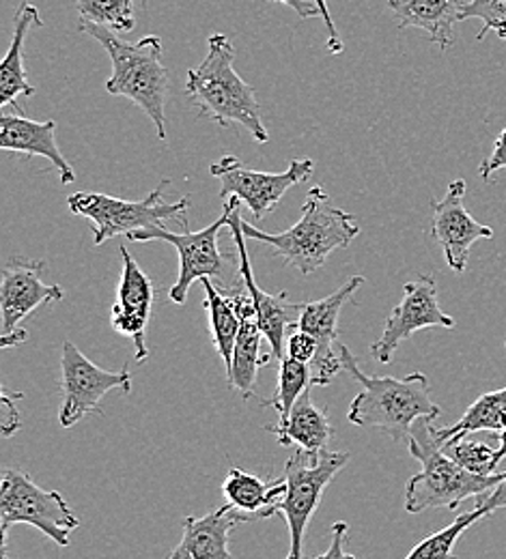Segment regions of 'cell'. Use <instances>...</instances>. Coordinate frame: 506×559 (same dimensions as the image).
<instances>
[{
    "mask_svg": "<svg viewBox=\"0 0 506 559\" xmlns=\"http://www.w3.org/2000/svg\"><path fill=\"white\" fill-rule=\"evenodd\" d=\"M246 239H257L272 248L287 267H295L302 276L315 274L328 257L348 248L361 233L356 217L332 205L323 188H310L302 215L283 233H263L242 219Z\"/></svg>",
    "mask_w": 506,
    "mask_h": 559,
    "instance_id": "1",
    "label": "cell"
},
{
    "mask_svg": "<svg viewBox=\"0 0 506 559\" xmlns=\"http://www.w3.org/2000/svg\"><path fill=\"white\" fill-rule=\"evenodd\" d=\"M343 368L361 383V394L352 401L348 419L362 428H379L395 441H410L414 421L439 418V407L429 394V379L423 372L397 377H368L352 349L339 343Z\"/></svg>",
    "mask_w": 506,
    "mask_h": 559,
    "instance_id": "2",
    "label": "cell"
},
{
    "mask_svg": "<svg viewBox=\"0 0 506 559\" xmlns=\"http://www.w3.org/2000/svg\"><path fill=\"white\" fill-rule=\"evenodd\" d=\"M235 46L222 33L208 39V57L195 70H188L186 95L197 106L201 117L217 126H242L259 144L270 142V134L261 119L257 91L233 70Z\"/></svg>",
    "mask_w": 506,
    "mask_h": 559,
    "instance_id": "3",
    "label": "cell"
},
{
    "mask_svg": "<svg viewBox=\"0 0 506 559\" xmlns=\"http://www.w3.org/2000/svg\"><path fill=\"white\" fill-rule=\"evenodd\" d=\"M78 31L99 41L113 61L106 91L134 102L155 126L157 139L166 140L168 71L162 66V39L146 35L141 41H123L113 28L82 20Z\"/></svg>",
    "mask_w": 506,
    "mask_h": 559,
    "instance_id": "4",
    "label": "cell"
},
{
    "mask_svg": "<svg viewBox=\"0 0 506 559\" xmlns=\"http://www.w3.org/2000/svg\"><path fill=\"white\" fill-rule=\"evenodd\" d=\"M434 418L414 421L408 448L421 461V472L414 474L405 487V510L421 514L432 508L457 510L468 497H481L506 478L503 474H472L455 463L435 439Z\"/></svg>",
    "mask_w": 506,
    "mask_h": 559,
    "instance_id": "5",
    "label": "cell"
},
{
    "mask_svg": "<svg viewBox=\"0 0 506 559\" xmlns=\"http://www.w3.org/2000/svg\"><path fill=\"white\" fill-rule=\"evenodd\" d=\"M168 181H162L153 192L141 201H123L97 192H75L68 199V207L75 215L93 222V243L102 246L113 237L130 235L134 230H145L164 226L168 222L188 226L186 213L190 210V197H181L177 203H164V190Z\"/></svg>",
    "mask_w": 506,
    "mask_h": 559,
    "instance_id": "6",
    "label": "cell"
},
{
    "mask_svg": "<svg viewBox=\"0 0 506 559\" xmlns=\"http://www.w3.org/2000/svg\"><path fill=\"white\" fill-rule=\"evenodd\" d=\"M13 525L37 527L59 547H70V534L80 527V521L61 492L37 487L24 472L7 469L0 487L2 558Z\"/></svg>",
    "mask_w": 506,
    "mask_h": 559,
    "instance_id": "7",
    "label": "cell"
},
{
    "mask_svg": "<svg viewBox=\"0 0 506 559\" xmlns=\"http://www.w3.org/2000/svg\"><path fill=\"white\" fill-rule=\"evenodd\" d=\"M350 452H330L328 448L319 454L295 450L285 465V495L276 503V514H283L290 527L291 547L287 558L304 556V534L321 503V497L334 476L350 463Z\"/></svg>",
    "mask_w": 506,
    "mask_h": 559,
    "instance_id": "8",
    "label": "cell"
},
{
    "mask_svg": "<svg viewBox=\"0 0 506 559\" xmlns=\"http://www.w3.org/2000/svg\"><path fill=\"white\" fill-rule=\"evenodd\" d=\"M228 226V213L222 210V215L214 224L199 233H170L164 226L134 230L126 235L132 241H168L179 252V276L170 286L168 297L173 304H186L188 290L197 280L217 278L224 282L226 272L231 267V259L224 257L217 248V235L220 230Z\"/></svg>",
    "mask_w": 506,
    "mask_h": 559,
    "instance_id": "9",
    "label": "cell"
},
{
    "mask_svg": "<svg viewBox=\"0 0 506 559\" xmlns=\"http://www.w3.org/2000/svg\"><path fill=\"white\" fill-rule=\"evenodd\" d=\"M315 170L313 159H291L283 173H259L246 168L235 155H224L210 166L212 177L220 181V199L237 197L257 219L274 210L293 186L306 181Z\"/></svg>",
    "mask_w": 506,
    "mask_h": 559,
    "instance_id": "10",
    "label": "cell"
},
{
    "mask_svg": "<svg viewBox=\"0 0 506 559\" xmlns=\"http://www.w3.org/2000/svg\"><path fill=\"white\" fill-rule=\"evenodd\" d=\"M61 388L63 407L59 412V424L72 428L80 419L102 416V399L119 390L123 394L132 392V374L123 370H104L95 366L73 343H63L61 355Z\"/></svg>",
    "mask_w": 506,
    "mask_h": 559,
    "instance_id": "11",
    "label": "cell"
},
{
    "mask_svg": "<svg viewBox=\"0 0 506 559\" xmlns=\"http://www.w3.org/2000/svg\"><path fill=\"white\" fill-rule=\"evenodd\" d=\"M239 205H242V201L237 197H231L224 201V207H222L228 213V228H231V237H233L235 250H237V276L244 282V286L248 288V293L252 297V304H255L257 317H259V325L266 334V341L272 347V355L276 359H283L287 355L290 332L297 328L299 312H302L304 304H293L287 293L270 295V293L261 290L259 284L255 282L252 265H250L246 243H244L246 235L242 228Z\"/></svg>",
    "mask_w": 506,
    "mask_h": 559,
    "instance_id": "12",
    "label": "cell"
},
{
    "mask_svg": "<svg viewBox=\"0 0 506 559\" xmlns=\"http://www.w3.org/2000/svg\"><path fill=\"white\" fill-rule=\"evenodd\" d=\"M427 328L452 330L455 319L437 304V284L432 276L408 282L403 299L392 308L386 319L381 336L370 345V355L379 364H390L399 345Z\"/></svg>",
    "mask_w": 506,
    "mask_h": 559,
    "instance_id": "13",
    "label": "cell"
},
{
    "mask_svg": "<svg viewBox=\"0 0 506 559\" xmlns=\"http://www.w3.org/2000/svg\"><path fill=\"white\" fill-rule=\"evenodd\" d=\"M366 280L362 276H354L348 280L339 290L332 295L319 299V301H308L302 306L297 328L313 334L317 338V355L310 361L313 370V385L315 388H326L330 385L343 368V357L339 349V317L343 306L352 299V295L361 288Z\"/></svg>",
    "mask_w": 506,
    "mask_h": 559,
    "instance_id": "14",
    "label": "cell"
},
{
    "mask_svg": "<svg viewBox=\"0 0 506 559\" xmlns=\"http://www.w3.org/2000/svg\"><path fill=\"white\" fill-rule=\"evenodd\" d=\"M466 199V181L455 179L444 199L432 201V237L439 243L446 265L455 272L461 274L468 267L470 259V248L479 239H492L494 228L476 222L468 210L463 207Z\"/></svg>",
    "mask_w": 506,
    "mask_h": 559,
    "instance_id": "15",
    "label": "cell"
},
{
    "mask_svg": "<svg viewBox=\"0 0 506 559\" xmlns=\"http://www.w3.org/2000/svg\"><path fill=\"white\" fill-rule=\"evenodd\" d=\"M46 261H33L13 257L2 267L0 282V310H2V334L20 328V323L39 306L61 301L66 297L59 284H46L42 274Z\"/></svg>",
    "mask_w": 506,
    "mask_h": 559,
    "instance_id": "16",
    "label": "cell"
},
{
    "mask_svg": "<svg viewBox=\"0 0 506 559\" xmlns=\"http://www.w3.org/2000/svg\"><path fill=\"white\" fill-rule=\"evenodd\" d=\"M121 250V278L117 288V301L110 312V325L119 336L132 338L137 361H145L149 355L146 347V325L151 319V306L155 299V286L145 272L139 267L128 248Z\"/></svg>",
    "mask_w": 506,
    "mask_h": 559,
    "instance_id": "17",
    "label": "cell"
},
{
    "mask_svg": "<svg viewBox=\"0 0 506 559\" xmlns=\"http://www.w3.org/2000/svg\"><path fill=\"white\" fill-rule=\"evenodd\" d=\"M222 290L233 297L237 312L242 317L239 336H237L235 350H233V364H231V370L226 372L228 388L237 390L244 401H250L255 394V388H257L259 368L266 366L272 357L261 353V343H263L266 334L259 325L257 308H255L252 297H250L248 288L244 286V282L237 276Z\"/></svg>",
    "mask_w": 506,
    "mask_h": 559,
    "instance_id": "18",
    "label": "cell"
},
{
    "mask_svg": "<svg viewBox=\"0 0 506 559\" xmlns=\"http://www.w3.org/2000/svg\"><path fill=\"white\" fill-rule=\"evenodd\" d=\"M252 521L248 514L235 510L231 503L214 512L195 519H184V536L177 549L168 554L170 559H231L228 536L242 523Z\"/></svg>",
    "mask_w": 506,
    "mask_h": 559,
    "instance_id": "19",
    "label": "cell"
},
{
    "mask_svg": "<svg viewBox=\"0 0 506 559\" xmlns=\"http://www.w3.org/2000/svg\"><path fill=\"white\" fill-rule=\"evenodd\" d=\"M0 148L22 153L26 157H46L61 175V183L70 186L75 179L72 164L66 159L57 144V123L55 121H33L22 112L0 117Z\"/></svg>",
    "mask_w": 506,
    "mask_h": 559,
    "instance_id": "20",
    "label": "cell"
},
{
    "mask_svg": "<svg viewBox=\"0 0 506 559\" xmlns=\"http://www.w3.org/2000/svg\"><path fill=\"white\" fill-rule=\"evenodd\" d=\"M33 26H46V22L42 20L39 9L24 0L15 11L11 44L0 66V106H13L15 112L24 110L22 106H17L20 95H35V86L28 82L24 70V44Z\"/></svg>",
    "mask_w": 506,
    "mask_h": 559,
    "instance_id": "21",
    "label": "cell"
},
{
    "mask_svg": "<svg viewBox=\"0 0 506 559\" xmlns=\"http://www.w3.org/2000/svg\"><path fill=\"white\" fill-rule=\"evenodd\" d=\"M313 388L315 385H308L299 394L287 418L279 419L274 426H268V430L276 435L281 445H297L308 454H319L334 437V428L328 416L315 407Z\"/></svg>",
    "mask_w": 506,
    "mask_h": 559,
    "instance_id": "22",
    "label": "cell"
},
{
    "mask_svg": "<svg viewBox=\"0 0 506 559\" xmlns=\"http://www.w3.org/2000/svg\"><path fill=\"white\" fill-rule=\"evenodd\" d=\"M399 20V28H421L439 50L455 41V26L461 22V0H388Z\"/></svg>",
    "mask_w": 506,
    "mask_h": 559,
    "instance_id": "23",
    "label": "cell"
},
{
    "mask_svg": "<svg viewBox=\"0 0 506 559\" xmlns=\"http://www.w3.org/2000/svg\"><path fill=\"white\" fill-rule=\"evenodd\" d=\"M285 478L283 480H263L257 474L244 472V469H228L224 483H222V495L226 503H231L235 510L248 514L255 519H270L276 514V503L285 495Z\"/></svg>",
    "mask_w": 506,
    "mask_h": 559,
    "instance_id": "24",
    "label": "cell"
},
{
    "mask_svg": "<svg viewBox=\"0 0 506 559\" xmlns=\"http://www.w3.org/2000/svg\"><path fill=\"white\" fill-rule=\"evenodd\" d=\"M506 508V478L503 483H498L494 489L479 497L474 510L459 514L448 527L439 530L434 536L425 538L423 543H419L410 554V559H434V558H452L455 556V545L459 543V538L472 527L476 525L481 519L494 514L496 510Z\"/></svg>",
    "mask_w": 506,
    "mask_h": 559,
    "instance_id": "25",
    "label": "cell"
},
{
    "mask_svg": "<svg viewBox=\"0 0 506 559\" xmlns=\"http://www.w3.org/2000/svg\"><path fill=\"white\" fill-rule=\"evenodd\" d=\"M506 426V388L483 394L481 399H476L468 412L455 421L448 428H435V439L439 441V445H448L452 441H459L472 432H481V430H490V432H501Z\"/></svg>",
    "mask_w": 506,
    "mask_h": 559,
    "instance_id": "26",
    "label": "cell"
},
{
    "mask_svg": "<svg viewBox=\"0 0 506 559\" xmlns=\"http://www.w3.org/2000/svg\"><path fill=\"white\" fill-rule=\"evenodd\" d=\"M201 284L205 288V310L210 314L212 338H214L217 355L222 357V364L228 372L233 364V350L239 336V328H242V317L237 312L233 297L226 295L222 288H217L212 278H203Z\"/></svg>",
    "mask_w": 506,
    "mask_h": 559,
    "instance_id": "27",
    "label": "cell"
},
{
    "mask_svg": "<svg viewBox=\"0 0 506 559\" xmlns=\"http://www.w3.org/2000/svg\"><path fill=\"white\" fill-rule=\"evenodd\" d=\"M310 364L297 361L290 355L281 359V374H279V390L274 392L272 399L263 401V407H270L279 414V419L290 416L293 403L299 399V394L313 385V370L308 368Z\"/></svg>",
    "mask_w": 506,
    "mask_h": 559,
    "instance_id": "28",
    "label": "cell"
},
{
    "mask_svg": "<svg viewBox=\"0 0 506 559\" xmlns=\"http://www.w3.org/2000/svg\"><path fill=\"white\" fill-rule=\"evenodd\" d=\"M75 7L82 22H95L113 28L115 33L134 31L137 0H78Z\"/></svg>",
    "mask_w": 506,
    "mask_h": 559,
    "instance_id": "29",
    "label": "cell"
},
{
    "mask_svg": "<svg viewBox=\"0 0 506 559\" xmlns=\"http://www.w3.org/2000/svg\"><path fill=\"white\" fill-rule=\"evenodd\" d=\"M455 463H459L463 469L472 472V474H481V476H487V474H496V467H494V456H496V450L490 448L487 443H479V441H470L468 437L459 439V441H452L448 445L442 448Z\"/></svg>",
    "mask_w": 506,
    "mask_h": 559,
    "instance_id": "30",
    "label": "cell"
},
{
    "mask_svg": "<svg viewBox=\"0 0 506 559\" xmlns=\"http://www.w3.org/2000/svg\"><path fill=\"white\" fill-rule=\"evenodd\" d=\"M463 20H481L483 28L476 39H485L487 33H496L506 44V0H470L463 2L461 22Z\"/></svg>",
    "mask_w": 506,
    "mask_h": 559,
    "instance_id": "31",
    "label": "cell"
},
{
    "mask_svg": "<svg viewBox=\"0 0 506 559\" xmlns=\"http://www.w3.org/2000/svg\"><path fill=\"white\" fill-rule=\"evenodd\" d=\"M0 394H2V399H0V430H2L4 437H11L22 428L15 401H22L24 394L22 392H9L4 385H0Z\"/></svg>",
    "mask_w": 506,
    "mask_h": 559,
    "instance_id": "32",
    "label": "cell"
},
{
    "mask_svg": "<svg viewBox=\"0 0 506 559\" xmlns=\"http://www.w3.org/2000/svg\"><path fill=\"white\" fill-rule=\"evenodd\" d=\"M317 338L299 328H295L287 338V355L297 359V361H304V364H310L317 355Z\"/></svg>",
    "mask_w": 506,
    "mask_h": 559,
    "instance_id": "33",
    "label": "cell"
},
{
    "mask_svg": "<svg viewBox=\"0 0 506 559\" xmlns=\"http://www.w3.org/2000/svg\"><path fill=\"white\" fill-rule=\"evenodd\" d=\"M506 168V130H503V134L494 142V151L490 153V157L483 159L481 168H479V175L483 181H490L498 170H505Z\"/></svg>",
    "mask_w": 506,
    "mask_h": 559,
    "instance_id": "34",
    "label": "cell"
},
{
    "mask_svg": "<svg viewBox=\"0 0 506 559\" xmlns=\"http://www.w3.org/2000/svg\"><path fill=\"white\" fill-rule=\"evenodd\" d=\"M348 532H350V525L345 521H337L332 525V547L328 551H323L319 558H354L345 545H348Z\"/></svg>",
    "mask_w": 506,
    "mask_h": 559,
    "instance_id": "35",
    "label": "cell"
},
{
    "mask_svg": "<svg viewBox=\"0 0 506 559\" xmlns=\"http://www.w3.org/2000/svg\"><path fill=\"white\" fill-rule=\"evenodd\" d=\"M315 2H317V7H319L321 17H323L326 28H328V50H330L332 55H341V52L345 50V46H343L341 35H339V31H337V26H334V20H332V15H330L328 2H326V0H315Z\"/></svg>",
    "mask_w": 506,
    "mask_h": 559,
    "instance_id": "36",
    "label": "cell"
},
{
    "mask_svg": "<svg viewBox=\"0 0 506 559\" xmlns=\"http://www.w3.org/2000/svg\"><path fill=\"white\" fill-rule=\"evenodd\" d=\"M270 2H279V4H287L290 9H293L302 20H308V17H315V15H321L319 7L315 0H270ZM141 4L145 7L146 0H141Z\"/></svg>",
    "mask_w": 506,
    "mask_h": 559,
    "instance_id": "37",
    "label": "cell"
},
{
    "mask_svg": "<svg viewBox=\"0 0 506 559\" xmlns=\"http://www.w3.org/2000/svg\"><path fill=\"white\" fill-rule=\"evenodd\" d=\"M26 338H28V332L17 328V330H13V332H9V334H2V336H0V345H2V349L17 347V345H22Z\"/></svg>",
    "mask_w": 506,
    "mask_h": 559,
    "instance_id": "38",
    "label": "cell"
},
{
    "mask_svg": "<svg viewBox=\"0 0 506 559\" xmlns=\"http://www.w3.org/2000/svg\"><path fill=\"white\" fill-rule=\"evenodd\" d=\"M498 435H501V448L496 450V456H494V467H496V469H498V465L506 459V426Z\"/></svg>",
    "mask_w": 506,
    "mask_h": 559,
    "instance_id": "39",
    "label": "cell"
},
{
    "mask_svg": "<svg viewBox=\"0 0 506 559\" xmlns=\"http://www.w3.org/2000/svg\"><path fill=\"white\" fill-rule=\"evenodd\" d=\"M505 347H506V343H505Z\"/></svg>",
    "mask_w": 506,
    "mask_h": 559,
    "instance_id": "40",
    "label": "cell"
}]
</instances>
